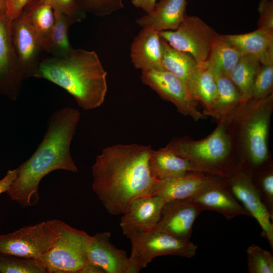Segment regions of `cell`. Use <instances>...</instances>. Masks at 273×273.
<instances>
[{"label":"cell","mask_w":273,"mask_h":273,"mask_svg":"<svg viewBox=\"0 0 273 273\" xmlns=\"http://www.w3.org/2000/svg\"><path fill=\"white\" fill-rule=\"evenodd\" d=\"M189 199L202 211L216 212L228 220L240 215L250 216L233 196L224 178L220 176L212 175L205 186Z\"/></svg>","instance_id":"obj_14"},{"label":"cell","mask_w":273,"mask_h":273,"mask_svg":"<svg viewBox=\"0 0 273 273\" xmlns=\"http://www.w3.org/2000/svg\"><path fill=\"white\" fill-rule=\"evenodd\" d=\"M166 147L206 174L224 178L234 168L229 163L231 142L224 121H221L212 133L203 139L174 138Z\"/></svg>","instance_id":"obj_4"},{"label":"cell","mask_w":273,"mask_h":273,"mask_svg":"<svg viewBox=\"0 0 273 273\" xmlns=\"http://www.w3.org/2000/svg\"><path fill=\"white\" fill-rule=\"evenodd\" d=\"M214 76L217 95L212 117L222 121L230 120L244 107L241 95L228 75L213 72Z\"/></svg>","instance_id":"obj_22"},{"label":"cell","mask_w":273,"mask_h":273,"mask_svg":"<svg viewBox=\"0 0 273 273\" xmlns=\"http://www.w3.org/2000/svg\"><path fill=\"white\" fill-rule=\"evenodd\" d=\"M202 211L190 199L166 202L156 226L177 238L190 240L193 224Z\"/></svg>","instance_id":"obj_17"},{"label":"cell","mask_w":273,"mask_h":273,"mask_svg":"<svg viewBox=\"0 0 273 273\" xmlns=\"http://www.w3.org/2000/svg\"><path fill=\"white\" fill-rule=\"evenodd\" d=\"M126 236L131 245L129 258L138 272L156 257L173 255L191 258L197 249L190 240L177 238L156 226L145 231H133Z\"/></svg>","instance_id":"obj_6"},{"label":"cell","mask_w":273,"mask_h":273,"mask_svg":"<svg viewBox=\"0 0 273 273\" xmlns=\"http://www.w3.org/2000/svg\"><path fill=\"white\" fill-rule=\"evenodd\" d=\"M149 166L152 173L158 180L179 176L190 172H202L195 165L166 146L157 150L152 149Z\"/></svg>","instance_id":"obj_23"},{"label":"cell","mask_w":273,"mask_h":273,"mask_svg":"<svg viewBox=\"0 0 273 273\" xmlns=\"http://www.w3.org/2000/svg\"><path fill=\"white\" fill-rule=\"evenodd\" d=\"M272 94L266 98L250 100L242 109L241 134L249 163L260 167L268 158V138L272 111Z\"/></svg>","instance_id":"obj_7"},{"label":"cell","mask_w":273,"mask_h":273,"mask_svg":"<svg viewBox=\"0 0 273 273\" xmlns=\"http://www.w3.org/2000/svg\"><path fill=\"white\" fill-rule=\"evenodd\" d=\"M156 195L136 198L122 214L119 225L124 235L133 231H145L155 227L160 220L165 204Z\"/></svg>","instance_id":"obj_16"},{"label":"cell","mask_w":273,"mask_h":273,"mask_svg":"<svg viewBox=\"0 0 273 273\" xmlns=\"http://www.w3.org/2000/svg\"><path fill=\"white\" fill-rule=\"evenodd\" d=\"M78 273H104V272L100 267L92 263H87Z\"/></svg>","instance_id":"obj_40"},{"label":"cell","mask_w":273,"mask_h":273,"mask_svg":"<svg viewBox=\"0 0 273 273\" xmlns=\"http://www.w3.org/2000/svg\"><path fill=\"white\" fill-rule=\"evenodd\" d=\"M243 55L223 34H217L204 63L213 72L229 75Z\"/></svg>","instance_id":"obj_27"},{"label":"cell","mask_w":273,"mask_h":273,"mask_svg":"<svg viewBox=\"0 0 273 273\" xmlns=\"http://www.w3.org/2000/svg\"><path fill=\"white\" fill-rule=\"evenodd\" d=\"M223 35L242 55L254 56L261 64L273 62V31L258 27L249 33Z\"/></svg>","instance_id":"obj_21"},{"label":"cell","mask_w":273,"mask_h":273,"mask_svg":"<svg viewBox=\"0 0 273 273\" xmlns=\"http://www.w3.org/2000/svg\"><path fill=\"white\" fill-rule=\"evenodd\" d=\"M49 4L53 11H58L69 16L77 22L81 21L86 15L80 11L75 0H42Z\"/></svg>","instance_id":"obj_35"},{"label":"cell","mask_w":273,"mask_h":273,"mask_svg":"<svg viewBox=\"0 0 273 273\" xmlns=\"http://www.w3.org/2000/svg\"><path fill=\"white\" fill-rule=\"evenodd\" d=\"M273 62L261 64L255 78L251 93V99L258 101L272 94Z\"/></svg>","instance_id":"obj_32"},{"label":"cell","mask_w":273,"mask_h":273,"mask_svg":"<svg viewBox=\"0 0 273 273\" xmlns=\"http://www.w3.org/2000/svg\"><path fill=\"white\" fill-rule=\"evenodd\" d=\"M5 11V0H0V12Z\"/></svg>","instance_id":"obj_41"},{"label":"cell","mask_w":273,"mask_h":273,"mask_svg":"<svg viewBox=\"0 0 273 273\" xmlns=\"http://www.w3.org/2000/svg\"><path fill=\"white\" fill-rule=\"evenodd\" d=\"M253 182L262 201L270 215L273 216V173L272 170L267 171L265 173L261 175L257 182L254 181Z\"/></svg>","instance_id":"obj_34"},{"label":"cell","mask_w":273,"mask_h":273,"mask_svg":"<svg viewBox=\"0 0 273 273\" xmlns=\"http://www.w3.org/2000/svg\"><path fill=\"white\" fill-rule=\"evenodd\" d=\"M186 86L193 99L203 106L204 115L212 117L217 88L211 70L205 64L200 65L189 77Z\"/></svg>","instance_id":"obj_24"},{"label":"cell","mask_w":273,"mask_h":273,"mask_svg":"<svg viewBox=\"0 0 273 273\" xmlns=\"http://www.w3.org/2000/svg\"><path fill=\"white\" fill-rule=\"evenodd\" d=\"M11 21L5 11L0 12V94L15 101L25 78L13 46Z\"/></svg>","instance_id":"obj_12"},{"label":"cell","mask_w":273,"mask_h":273,"mask_svg":"<svg viewBox=\"0 0 273 273\" xmlns=\"http://www.w3.org/2000/svg\"><path fill=\"white\" fill-rule=\"evenodd\" d=\"M211 175L201 172H190L160 179L155 184L152 195L162 198L166 203L189 199L205 186Z\"/></svg>","instance_id":"obj_18"},{"label":"cell","mask_w":273,"mask_h":273,"mask_svg":"<svg viewBox=\"0 0 273 273\" xmlns=\"http://www.w3.org/2000/svg\"><path fill=\"white\" fill-rule=\"evenodd\" d=\"M186 0H160L154 10L136 19L141 27H150L160 32L177 28L186 14Z\"/></svg>","instance_id":"obj_20"},{"label":"cell","mask_w":273,"mask_h":273,"mask_svg":"<svg viewBox=\"0 0 273 273\" xmlns=\"http://www.w3.org/2000/svg\"><path fill=\"white\" fill-rule=\"evenodd\" d=\"M224 179L230 191L250 216L257 221L261 236L273 248V216L262 201L251 175L241 168H233Z\"/></svg>","instance_id":"obj_10"},{"label":"cell","mask_w":273,"mask_h":273,"mask_svg":"<svg viewBox=\"0 0 273 273\" xmlns=\"http://www.w3.org/2000/svg\"><path fill=\"white\" fill-rule=\"evenodd\" d=\"M258 28L273 31V1L260 0L258 7Z\"/></svg>","instance_id":"obj_36"},{"label":"cell","mask_w":273,"mask_h":273,"mask_svg":"<svg viewBox=\"0 0 273 273\" xmlns=\"http://www.w3.org/2000/svg\"><path fill=\"white\" fill-rule=\"evenodd\" d=\"M123 0H75L78 8L84 14L91 13L105 16L123 9Z\"/></svg>","instance_id":"obj_33"},{"label":"cell","mask_w":273,"mask_h":273,"mask_svg":"<svg viewBox=\"0 0 273 273\" xmlns=\"http://www.w3.org/2000/svg\"><path fill=\"white\" fill-rule=\"evenodd\" d=\"M0 273H47L37 259L0 253Z\"/></svg>","instance_id":"obj_30"},{"label":"cell","mask_w":273,"mask_h":273,"mask_svg":"<svg viewBox=\"0 0 273 273\" xmlns=\"http://www.w3.org/2000/svg\"><path fill=\"white\" fill-rule=\"evenodd\" d=\"M107 72L95 51L73 49L62 57L42 59L33 77L46 79L71 95L82 109L100 107L107 92Z\"/></svg>","instance_id":"obj_3"},{"label":"cell","mask_w":273,"mask_h":273,"mask_svg":"<svg viewBox=\"0 0 273 273\" xmlns=\"http://www.w3.org/2000/svg\"><path fill=\"white\" fill-rule=\"evenodd\" d=\"M152 150L150 145L117 144L96 157L92 188L109 214H122L133 200L152 195L158 180L149 166Z\"/></svg>","instance_id":"obj_1"},{"label":"cell","mask_w":273,"mask_h":273,"mask_svg":"<svg viewBox=\"0 0 273 273\" xmlns=\"http://www.w3.org/2000/svg\"><path fill=\"white\" fill-rule=\"evenodd\" d=\"M31 0H5V13L11 21L18 17Z\"/></svg>","instance_id":"obj_37"},{"label":"cell","mask_w":273,"mask_h":273,"mask_svg":"<svg viewBox=\"0 0 273 273\" xmlns=\"http://www.w3.org/2000/svg\"><path fill=\"white\" fill-rule=\"evenodd\" d=\"M24 11L28 16L41 47L48 52L54 21L52 7L42 0H31Z\"/></svg>","instance_id":"obj_26"},{"label":"cell","mask_w":273,"mask_h":273,"mask_svg":"<svg viewBox=\"0 0 273 273\" xmlns=\"http://www.w3.org/2000/svg\"><path fill=\"white\" fill-rule=\"evenodd\" d=\"M11 36L17 60L25 79L33 77L44 50L25 11L11 21Z\"/></svg>","instance_id":"obj_13"},{"label":"cell","mask_w":273,"mask_h":273,"mask_svg":"<svg viewBox=\"0 0 273 273\" xmlns=\"http://www.w3.org/2000/svg\"><path fill=\"white\" fill-rule=\"evenodd\" d=\"M217 34L200 18L186 14L176 29L159 32L170 46L190 54L200 65L207 61Z\"/></svg>","instance_id":"obj_8"},{"label":"cell","mask_w":273,"mask_h":273,"mask_svg":"<svg viewBox=\"0 0 273 273\" xmlns=\"http://www.w3.org/2000/svg\"><path fill=\"white\" fill-rule=\"evenodd\" d=\"M157 0H132V4L136 8L141 9L146 14L152 12Z\"/></svg>","instance_id":"obj_39"},{"label":"cell","mask_w":273,"mask_h":273,"mask_svg":"<svg viewBox=\"0 0 273 273\" xmlns=\"http://www.w3.org/2000/svg\"><path fill=\"white\" fill-rule=\"evenodd\" d=\"M48 222L57 236L52 247L38 260L47 273H78L88 263L93 236L58 219Z\"/></svg>","instance_id":"obj_5"},{"label":"cell","mask_w":273,"mask_h":273,"mask_svg":"<svg viewBox=\"0 0 273 273\" xmlns=\"http://www.w3.org/2000/svg\"><path fill=\"white\" fill-rule=\"evenodd\" d=\"M160 40L164 68L186 85L189 77L200 64L190 54L173 48L161 37Z\"/></svg>","instance_id":"obj_25"},{"label":"cell","mask_w":273,"mask_h":273,"mask_svg":"<svg viewBox=\"0 0 273 273\" xmlns=\"http://www.w3.org/2000/svg\"><path fill=\"white\" fill-rule=\"evenodd\" d=\"M130 57L134 67L142 72L165 69L159 32L150 27L142 28L132 43Z\"/></svg>","instance_id":"obj_19"},{"label":"cell","mask_w":273,"mask_h":273,"mask_svg":"<svg viewBox=\"0 0 273 273\" xmlns=\"http://www.w3.org/2000/svg\"><path fill=\"white\" fill-rule=\"evenodd\" d=\"M246 252L249 272H273V256L269 251L252 244L248 247Z\"/></svg>","instance_id":"obj_31"},{"label":"cell","mask_w":273,"mask_h":273,"mask_svg":"<svg viewBox=\"0 0 273 273\" xmlns=\"http://www.w3.org/2000/svg\"><path fill=\"white\" fill-rule=\"evenodd\" d=\"M141 79L161 98L174 105L183 115L190 116L195 121L204 118L205 115L198 110V102L186 85L169 71L165 69L142 71Z\"/></svg>","instance_id":"obj_11"},{"label":"cell","mask_w":273,"mask_h":273,"mask_svg":"<svg viewBox=\"0 0 273 273\" xmlns=\"http://www.w3.org/2000/svg\"><path fill=\"white\" fill-rule=\"evenodd\" d=\"M54 24L51 32L48 53L54 57H62L73 49L68 38L70 27L77 22L72 17L58 11H53Z\"/></svg>","instance_id":"obj_29"},{"label":"cell","mask_w":273,"mask_h":273,"mask_svg":"<svg viewBox=\"0 0 273 273\" xmlns=\"http://www.w3.org/2000/svg\"><path fill=\"white\" fill-rule=\"evenodd\" d=\"M80 118V112L69 107L51 114L36 150L17 168V177L7 191L11 200L23 207L35 205L39 201V184L47 175L57 170L78 172L70 147Z\"/></svg>","instance_id":"obj_2"},{"label":"cell","mask_w":273,"mask_h":273,"mask_svg":"<svg viewBox=\"0 0 273 273\" xmlns=\"http://www.w3.org/2000/svg\"><path fill=\"white\" fill-rule=\"evenodd\" d=\"M260 65L257 58L243 55L228 75L238 89L244 105L251 99L253 82Z\"/></svg>","instance_id":"obj_28"},{"label":"cell","mask_w":273,"mask_h":273,"mask_svg":"<svg viewBox=\"0 0 273 273\" xmlns=\"http://www.w3.org/2000/svg\"><path fill=\"white\" fill-rule=\"evenodd\" d=\"M18 173V169L8 170L3 178L0 179V194L8 191Z\"/></svg>","instance_id":"obj_38"},{"label":"cell","mask_w":273,"mask_h":273,"mask_svg":"<svg viewBox=\"0 0 273 273\" xmlns=\"http://www.w3.org/2000/svg\"><path fill=\"white\" fill-rule=\"evenodd\" d=\"M57 234L48 221L0 234V253L39 259L53 245Z\"/></svg>","instance_id":"obj_9"},{"label":"cell","mask_w":273,"mask_h":273,"mask_svg":"<svg viewBox=\"0 0 273 273\" xmlns=\"http://www.w3.org/2000/svg\"><path fill=\"white\" fill-rule=\"evenodd\" d=\"M109 231L93 236L88 254V263L100 267L104 273H138L126 252L110 241Z\"/></svg>","instance_id":"obj_15"}]
</instances>
